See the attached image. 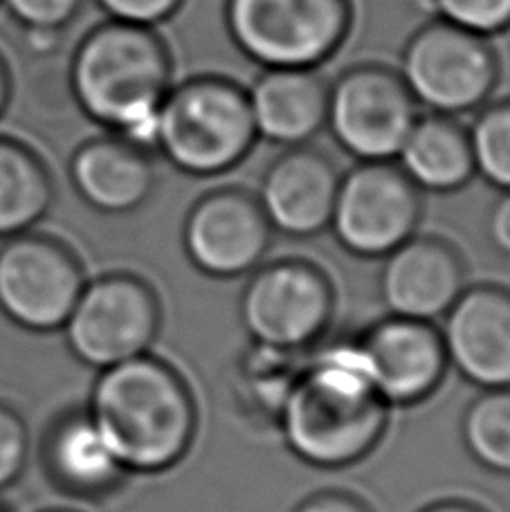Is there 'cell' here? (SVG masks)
I'll return each mask as SVG.
<instances>
[{
  "instance_id": "6da1fadb",
  "label": "cell",
  "mask_w": 510,
  "mask_h": 512,
  "mask_svg": "<svg viewBox=\"0 0 510 512\" xmlns=\"http://www.w3.org/2000/svg\"><path fill=\"white\" fill-rule=\"evenodd\" d=\"M66 84L86 120L142 151H156L160 108L176 84L171 52L156 30L99 23L72 50Z\"/></svg>"
},
{
  "instance_id": "7a4b0ae2",
  "label": "cell",
  "mask_w": 510,
  "mask_h": 512,
  "mask_svg": "<svg viewBox=\"0 0 510 512\" xmlns=\"http://www.w3.org/2000/svg\"><path fill=\"white\" fill-rule=\"evenodd\" d=\"M284 441L299 461L338 470L380 443L389 405L378 396L355 340L335 342L299 369L279 407Z\"/></svg>"
},
{
  "instance_id": "3957f363",
  "label": "cell",
  "mask_w": 510,
  "mask_h": 512,
  "mask_svg": "<svg viewBox=\"0 0 510 512\" xmlns=\"http://www.w3.org/2000/svg\"><path fill=\"white\" fill-rule=\"evenodd\" d=\"M88 416L129 472L173 468L196 434V405L187 384L149 355L99 373Z\"/></svg>"
},
{
  "instance_id": "277c9868",
  "label": "cell",
  "mask_w": 510,
  "mask_h": 512,
  "mask_svg": "<svg viewBox=\"0 0 510 512\" xmlns=\"http://www.w3.org/2000/svg\"><path fill=\"white\" fill-rule=\"evenodd\" d=\"M257 140L248 93L227 77L198 75L173 84L160 108L156 151L185 176L230 173Z\"/></svg>"
},
{
  "instance_id": "5b68a950",
  "label": "cell",
  "mask_w": 510,
  "mask_h": 512,
  "mask_svg": "<svg viewBox=\"0 0 510 512\" xmlns=\"http://www.w3.org/2000/svg\"><path fill=\"white\" fill-rule=\"evenodd\" d=\"M353 18V0H227L225 5L227 34L261 70H320L349 39Z\"/></svg>"
},
{
  "instance_id": "8992f818",
  "label": "cell",
  "mask_w": 510,
  "mask_h": 512,
  "mask_svg": "<svg viewBox=\"0 0 510 512\" xmlns=\"http://www.w3.org/2000/svg\"><path fill=\"white\" fill-rule=\"evenodd\" d=\"M398 75L418 108L459 120L495 95L499 59L490 39L432 18L409 36Z\"/></svg>"
},
{
  "instance_id": "52a82bcc",
  "label": "cell",
  "mask_w": 510,
  "mask_h": 512,
  "mask_svg": "<svg viewBox=\"0 0 510 512\" xmlns=\"http://www.w3.org/2000/svg\"><path fill=\"white\" fill-rule=\"evenodd\" d=\"M158 328L156 292L133 274L117 272L86 281L63 333L79 362L104 371L147 355Z\"/></svg>"
},
{
  "instance_id": "ba28073f",
  "label": "cell",
  "mask_w": 510,
  "mask_h": 512,
  "mask_svg": "<svg viewBox=\"0 0 510 512\" xmlns=\"http://www.w3.org/2000/svg\"><path fill=\"white\" fill-rule=\"evenodd\" d=\"M418 115L398 72L378 63L349 68L329 84L326 131L358 162H394Z\"/></svg>"
},
{
  "instance_id": "9c48e42d",
  "label": "cell",
  "mask_w": 510,
  "mask_h": 512,
  "mask_svg": "<svg viewBox=\"0 0 510 512\" xmlns=\"http://www.w3.org/2000/svg\"><path fill=\"white\" fill-rule=\"evenodd\" d=\"M421 191L396 162H358L340 178L331 225L346 252L385 259L416 236Z\"/></svg>"
},
{
  "instance_id": "30bf717a",
  "label": "cell",
  "mask_w": 510,
  "mask_h": 512,
  "mask_svg": "<svg viewBox=\"0 0 510 512\" xmlns=\"http://www.w3.org/2000/svg\"><path fill=\"white\" fill-rule=\"evenodd\" d=\"M84 286L77 256L48 234L30 230L0 245V310L25 331L63 328Z\"/></svg>"
},
{
  "instance_id": "8fae6325",
  "label": "cell",
  "mask_w": 510,
  "mask_h": 512,
  "mask_svg": "<svg viewBox=\"0 0 510 512\" xmlns=\"http://www.w3.org/2000/svg\"><path fill=\"white\" fill-rule=\"evenodd\" d=\"M333 317V288L322 270L297 259L252 270L241 319L254 344L297 353L317 342Z\"/></svg>"
},
{
  "instance_id": "7c38bea8",
  "label": "cell",
  "mask_w": 510,
  "mask_h": 512,
  "mask_svg": "<svg viewBox=\"0 0 510 512\" xmlns=\"http://www.w3.org/2000/svg\"><path fill=\"white\" fill-rule=\"evenodd\" d=\"M270 243L272 227L257 196L236 187L198 198L182 227L189 261L216 279H234L257 270Z\"/></svg>"
},
{
  "instance_id": "4fadbf2b",
  "label": "cell",
  "mask_w": 510,
  "mask_h": 512,
  "mask_svg": "<svg viewBox=\"0 0 510 512\" xmlns=\"http://www.w3.org/2000/svg\"><path fill=\"white\" fill-rule=\"evenodd\" d=\"M378 396L407 407L439 389L448 369L441 331L432 322L389 315L355 337Z\"/></svg>"
},
{
  "instance_id": "5bb4252c",
  "label": "cell",
  "mask_w": 510,
  "mask_h": 512,
  "mask_svg": "<svg viewBox=\"0 0 510 512\" xmlns=\"http://www.w3.org/2000/svg\"><path fill=\"white\" fill-rule=\"evenodd\" d=\"M448 362L481 391L510 387V290L466 288L443 317Z\"/></svg>"
},
{
  "instance_id": "9a60e30c",
  "label": "cell",
  "mask_w": 510,
  "mask_h": 512,
  "mask_svg": "<svg viewBox=\"0 0 510 512\" xmlns=\"http://www.w3.org/2000/svg\"><path fill=\"white\" fill-rule=\"evenodd\" d=\"M340 178L329 155L311 144L284 149L263 173L257 194L272 232L311 239L329 230Z\"/></svg>"
},
{
  "instance_id": "2e32d148",
  "label": "cell",
  "mask_w": 510,
  "mask_h": 512,
  "mask_svg": "<svg viewBox=\"0 0 510 512\" xmlns=\"http://www.w3.org/2000/svg\"><path fill=\"white\" fill-rule=\"evenodd\" d=\"M463 290L466 268L459 252L434 236H412L382 263L380 297L394 317L443 319Z\"/></svg>"
},
{
  "instance_id": "e0dca14e",
  "label": "cell",
  "mask_w": 510,
  "mask_h": 512,
  "mask_svg": "<svg viewBox=\"0 0 510 512\" xmlns=\"http://www.w3.org/2000/svg\"><path fill=\"white\" fill-rule=\"evenodd\" d=\"M77 196L99 214H133L156 191V164L149 151L102 133L81 142L68 160Z\"/></svg>"
},
{
  "instance_id": "ac0fdd59",
  "label": "cell",
  "mask_w": 510,
  "mask_h": 512,
  "mask_svg": "<svg viewBox=\"0 0 510 512\" xmlns=\"http://www.w3.org/2000/svg\"><path fill=\"white\" fill-rule=\"evenodd\" d=\"M245 93L259 140L295 149L326 131L329 84L320 70H261Z\"/></svg>"
},
{
  "instance_id": "d6986e66",
  "label": "cell",
  "mask_w": 510,
  "mask_h": 512,
  "mask_svg": "<svg viewBox=\"0 0 510 512\" xmlns=\"http://www.w3.org/2000/svg\"><path fill=\"white\" fill-rule=\"evenodd\" d=\"M396 164L427 194H457L477 178L470 131L445 115H418Z\"/></svg>"
},
{
  "instance_id": "ffe728a7",
  "label": "cell",
  "mask_w": 510,
  "mask_h": 512,
  "mask_svg": "<svg viewBox=\"0 0 510 512\" xmlns=\"http://www.w3.org/2000/svg\"><path fill=\"white\" fill-rule=\"evenodd\" d=\"M57 187L30 144L0 133V241L30 232L50 214Z\"/></svg>"
},
{
  "instance_id": "44dd1931",
  "label": "cell",
  "mask_w": 510,
  "mask_h": 512,
  "mask_svg": "<svg viewBox=\"0 0 510 512\" xmlns=\"http://www.w3.org/2000/svg\"><path fill=\"white\" fill-rule=\"evenodd\" d=\"M48 463L54 479L79 495L111 490L126 472L88 414L68 416L54 427Z\"/></svg>"
},
{
  "instance_id": "7402d4cb",
  "label": "cell",
  "mask_w": 510,
  "mask_h": 512,
  "mask_svg": "<svg viewBox=\"0 0 510 512\" xmlns=\"http://www.w3.org/2000/svg\"><path fill=\"white\" fill-rule=\"evenodd\" d=\"M461 436L479 465L510 477V387L481 391L463 414Z\"/></svg>"
},
{
  "instance_id": "603a6c76",
  "label": "cell",
  "mask_w": 510,
  "mask_h": 512,
  "mask_svg": "<svg viewBox=\"0 0 510 512\" xmlns=\"http://www.w3.org/2000/svg\"><path fill=\"white\" fill-rule=\"evenodd\" d=\"M468 131L477 176L490 187L510 191V97L479 108Z\"/></svg>"
},
{
  "instance_id": "cb8c5ba5",
  "label": "cell",
  "mask_w": 510,
  "mask_h": 512,
  "mask_svg": "<svg viewBox=\"0 0 510 512\" xmlns=\"http://www.w3.org/2000/svg\"><path fill=\"white\" fill-rule=\"evenodd\" d=\"M0 7L7 9L9 18L21 25L32 41L50 48L77 21L84 0H0Z\"/></svg>"
},
{
  "instance_id": "d4e9b609",
  "label": "cell",
  "mask_w": 510,
  "mask_h": 512,
  "mask_svg": "<svg viewBox=\"0 0 510 512\" xmlns=\"http://www.w3.org/2000/svg\"><path fill=\"white\" fill-rule=\"evenodd\" d=\"M427 7L439 21L484 39L510 30V0H427Z\"/></svg>"
},
{
  "instance_id": "484cf974",
  "label": "cell",
  "mask_w": 510,
  "mask_h": 512,
  "mask_svg": "<svg viewBox=\"0 0 510 512\" xmlns=\"http://www.w3.org/2000/svg\"><path fill=\"white\" fill-rule=\"evenodd\" d=\"M30 454V434L12 407L0 405V490L14 486Z\"/></svg>"
},
{
  "instance_id": "4316f807",
  "label": "cell",
  "mask_w": 510,
  "mask_h": 512,
  "mask_svg": "<svg viewBox=\"0 0 510 512\" xmlns=\"http://www.w3.org/2000/svg\"><path fill=\"white\" fill-rule=\"evenodd\" d=\"M108 21L140 25L158 30L162 23L176 16L185 0H93Z\"/></svg>"
},
{
  "instance_id": "83f0119b",
  "label": "cell",
  "mask_w": 510,
  "mask_h": 512,
  "mask_svg": "<svg viewBox=\"0 0 510 512\" xmlns=\"http://www.w3.org/2000/svg\"><path fill=\"white\" fill-rule=\"evenodd\" d=\"M488 239L497 252L510 256V191H502L488 214Z\"/></svg>"
},
{
  "instance_id": "f1b7e54d",
  "label": "cell",
  "mask_w": 510,
  "mask_h": 512,
  "mask_svg": "<svg viewBox=\"0 0 510 512\" xmlns=\"http://www.w3.org/2000/svg\"><path fill=\"white\" fill-rule=\"evenodd\" d=\"M295 512H369L360 499L342 495V492H324L299 504Z\"/></svg>"
},
{
  "instance_id": "f546056e",
  "label": "cell",
  "mask_w": 510,
  "mask_h": 512,
  "mask_svg": "<svg viewBox=\"0 0 510 512\" xmlns=\"http://www.w3.org/2000/svg\"><path fill=\"white\" fill-rule=\"evenodd\" d=\"M9 102H12V72H9L7 61L0 54V117L7 113Z\"/></svg>"
},
{
  "instance_id": "4dcf8cb0",
  "label": "cell",
  "mask_w": 510,
  "mask_h": 512,
  "mask_svg": "<svg viewBox=\"0 0 510 512\" xmlns=\"http://www.w3.org/2000/svg\"><path fill=\"white\" fill-rule=\"evenodd\" d=\"M423 512H484L472 504H463V501H441V504H434L425 508Z\"/></svg>"
},
{
  "instance_id": "1f68e13d",
  "label": "cell",
  "mask_w": 510,
  "mask_h": 512,
  "mask_svg": "<svg viewBox=\"0 0 510 512\" xmlns=\"http://www.w3.org/2000/svg\"><path fill=\"white\" fill-rule=\"evenodd\" d=\"M50 512H70V510H50Z\"/></svg>"
}]
</instances>
